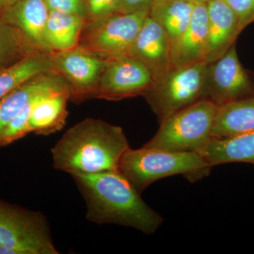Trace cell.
Here are the masks:
<instances>
[{
  "label": "cell",
  "instance_id": "5b68a950",
  "mask_svg": "<svg viewBox=\"0 0 254 254\" xmlns=\"http://www.w3.org/2000/svg\"><path fill=\"white\" fill-rule=\"evenodd\" d=\"M0 246L13 254H58L48 220L33 211L0 200Z\"/></svg>",
  "mask_w": 254,
  "mask_h": 254
},
{
  "label": "cell",
  "instance_id": "8992f818",
  "mask_svg": "<svg viewBox=\"0 0 254 254\" xmlns=\"http://www.w3.org/2000/svg\"><path fill=\"white\" fill-rule=\"evenodd\" d=\"M148 12L117 13L86 22L78 46L105 60L128 56Z\"/></svg>",
  "mask_w": 254,
  "mask_h": 254
},
{
  "label": "cell",
  "instance_id": "4fadbf2b",
  "mask_svg": "<svg viewBox=\"0 0 254 254\" xmlns=\"http://www.w3.org/2000/svg\"><path fill=\"white\" fill-rule=\"evenodd\" d=\"M70 92L66 80L53 71L45 72L32 78L0 100V134L5 127L32 100L57 92Z\"/></svg>",
  "mask_w": 254,
  "mask_h": 254
},
{
  "label": "cell",
  "instance_id": "6da1fadb",
  "mask_svg": "<svg viewBox=\"0 0 254 254\" xmlns=\"http://www.w3.org/2000/svg\"><path fill=\"white\" fill-rule=\"evenodd\" d=\"M71 177L86 202L88 221L132 227L147 235L155 233L163 224L161 215L145 203L118 170Z\"/></svg>",
  "mask_w": 254,
  "mask_h": 254
},
{
  "label": "cell",
  "instance_id": "ba28073f",
  "mask_svg": "<svg viewBox=\"0 0 254 254\" xmlns=\"http://www.w3.org/2000/svg\"><path fill=\"white\" fill-rule=\"evenodd\" d=\"M50 59L53 72L63 76L69 84L70 100L78 103L95 98L108 60L78 46L53 52Z\"/></svg>",
  "mask_w": 254,
  "mask_h": 254
},
{
  "label": "cell",
  "instance_id": "30bf717a",
  "mask_svg": "<svg viewBox=\"0 0 254 254\" xmlns=\"http://www.w3.org/2000/svg\"><path fill=\"white\" fill-rule=\"evenodd\" d=\"M155 82L148 69L130 56L108 60L95 91V98L120 100L144 96Z\"/></svg>",
  "mask_w": 254,
  "mask_h": 254
},
{
  "label": "cell",
  "instance_id": "9c48e42d",
  "mask_svg": "<svg viewBox=\"0 0 254 254\" xmlns=\"http://www.w3.org/2000/svg\"><path fill=\"white\" fill-rule=\"evenodd\" d=\"M254 95V84L242 66L235 44L221 58L207 64L203 98L217 106Z\"/></svg>",
  "mask_w": 254,
  "mask_h": 254
},
{
  "label": "cell",
  "instance_id": "44dd1931",
  "mask_svg": "<svg viewBox=\"0 0 254 254\" xmlns=\"http://www.w3.org/2000/svg\"><path fill=\"white\" fill-rule=\"evenodd\" d=\"M53 71L50 54L34 52L17 63L0 71V100L10 92L45 72Z\"/></svg>",
  "mask_w": 254,
  "mask_h": 254
},
{
  "label": "cell",
  "instance_id": "d4e9b609",
  "mask_svg": "<svg viewBox=\"0 0 254 254\" xmlns=\"http://www.w3.org/2000/svg\"><path fill=\"white\" fill-rule=\"evenodd\" d=\"M238 18L242 31L254 22V0H224Z\"/></svg>",
  "mask_w": 254,
  "mask_h": 254
},
{
  "label": "cell",
  "instance_id": "7402d4cb",
  "mask_svg": "<svg viewBox=\"0 0 254 254\" xmlns=\"http://www.w3.org/2000/svg\"><path fill=\"white\" fill-rule=\"evenodd\" d=\"M34 52L40 51L34 49L20 31L0 15V71Z\"/></svg>",
  "mask_w": 254,
  "mask_h": 254
},
{
  "label": "cell",
  "instance_id": "d6986e66",
  "mask_svg": "<svg viewBox=\"0 0 254 254\" xmlns=\"http://www.w3.org/2000/svg\"><path fill=\"white\" fill-rule=\"evenodd\" d=\"M86 18L78 15L50 11L45 30V39L53 52L64 51L78 46Z\"/></svg>",
  "mask_w": 254,
  "mask_h": 254
},
{
  "label": "cell",
  "instance_id": "83f0119b",
  "mask_svg": "<svg viewBox=\"0 0 254 254\" xmlns=\"http://www.w3.org/2000/svg\"><path fill=\"white\" fill-rule=\"evenodd\" d=\"M18 0H0V10L5 9L11 5L14 4Z\"/></svg>",
  "mask_w": 254,
  "mask_h": 254
},
{
  "label": "cell",
  "instance_id": "2e32d148",
  "mask_svg": "<svg viewBox=\"0 0 254 254\" xmlns=\"http://www.w3.org/2000/svg\"><path fill=\"white\" fill-rule=\"evenodd\" d=\"M199 154L211 167L230 163L254 164V131L222 138L212 137Z\"/></svg>",
  "mask_w": 254,
  "mask_h": 254
},
{
  "label": "cell",
  "instance_id": "277c9868",
  "mask_svg": "<svg viewBox=\"0 0 254 254\" xmlns=\"http://www.w3.org/2000/svg\"><path fill=\"white\" fill-rule=\"evenodd\" d=\"M218 106L200 99L160 124L155 136L144 146L172 152L199 153L212 138Z\"/></svg>",
  "mask_w": 254,
  "mask_h": 254
},
{
  "label": "cell",
  "instance_id": "8fae6325",
  "mask_svg": "<svg viewBox=\"0 0 254 254\" xmlns=\"http://www.w3.org/2000/svg\"><path fill=\"white\" fill-rule=\"evenodd\" d=\"M128 56L138 60L149 70L155 83L163 79L173 68L170 38L149 16L142 25Z\"/></svg>",
  "mask_w": 254,
  "mask_h": 254
},
{
  "label": "cell",
  "instance_id": "f1b7e54d",
  "mask_svg": "<svg viewBox=\"0 0 254 254\" xmlns=\"http://www.w3.org/2000/svg\"><path fill=\"white\" fill-rule=\"evenodd\" d=\"M187 1H191V2H207L209 0H187Z\"/></svg>",
  "mask_w": 254,
  "mask_h": 254
},
{
  "label": "cell",
  "instance_id": "603a6c76",
  "mask_svg": "<svg viewBox=\"0 0 254 254\" xmlns=\"http://www.w3.org/2000/svg\"><path fill=\"white\" fill-rule=\"evenodd\" d=\"M47 95L37 97L30 101L23 108V109L15 117L14 120H11L9 125L5 127L4 129L0 134V148L11 144L13 142L17 141L20 138H23V136L31 133L29 128V120L32 108L37 100Z\"/></svg>",
  "mask_w": 254,
  "mask_h": 254
},
{
  "label": "cell",
  "instance_id": "5bb4252c",
  "mask_svg": "<svg viewBox=\"0 0 254 254\" xmlns=\"http://www.w3.org/2000/svg\"><path fill=\"white\" fill-rule=\"evenodd\" d=\"M208 33L207 2H195L186 30L171 43L173 67L205 62Z\"/></svg>",
  "mask_w": 254,
  "mask_h": 254
},
{
  "label": "cell",
  "instance_id": "4316f807",
  "mask_svg": "<svg viewBox=\"0 0 254 254\" xmlns=\"http://www.w3.org/2000/svg\"><path fill=\"white\" fill-rule=\"evenodd\" d=\"M156 0H122L120 13H133L149 10Z\"/></svg>",
  "mask_w": 254,
  "mask_h": 254
},
{
  "label": "cell",
  "instance_id": "7a4b0ae2",
  "mask_svg": "<svg viewBox=\"0 0 254 254\" xmlns=\"http://www.w3.org/2000/svg\"><path fill=\"white\" fill-rule=\"evenodd\" d=\"M128 148L121 127L87 118L68 128L51 153L56 170L71 175H91L118 170Z\"/></svg>",
  "mask_w": 254,
  "mask_h": 254
},
{
  "label": "cell",
  "instance_id": "3957f363",
  "mask_svg": "<svg viewBox=\"0 0 254 254\" xmlns=\"http://www.w3.org/2000/svg\"><path fill=\"white\" fill-rule=\"evenodd\" d=\"M212 167L198 153L172 152L148 148L126 150L118 170L141 193L153 182L182 175L190 182L208 175Z\"/></svg>",
  "mask_w": 254,
  "mask_h": 254
},
{
  "label": "cell",
  "instance_id": "ffe728a7",
  "mask_svg": "<svg viewBox=\"0 0 254 254\" xmlns=\"http://www.w3.org/2000/svg\"><path fill=\"white\" fill-rule=\"evenodd\" d=\"M194 5L187 0H156L148 16L163 28L172 43L186 30Z\"/></svg>",
  "mask_w": 254,
  "mask_h": 254
},
{
  "label": "cell",
  "instance_id": "e0dca14e",
  "mask_svg": "<svg viewBox=\"0 0 254 254\" xmlns=\"http://www.w3.org/2000/svg\"><path fill=\"white\" fill-rule=\"evenodd\" d=\"M68 100V91L57 92L37 100L30 117L31 133L46 136L61 130L68 116L66 107Z\"/></svg>",
  "mask_w": 254,
  "mask_h": 254
},
{
  "label": "cell",
  "instance_id": "cb8c5ba5",
  "mask_svg": "<svg viewBox=\"0 0 254 254\" xmlns=\"http://www.w3.org/2000/svg\"><path fill=\"white\" fill-rule=\"evenodd\" d=\"M86 9V22L120 13L122 0H83Z\"/></svg>",
  "mask_w": 254,
  "mask_h": 254
},
{
  "label": "cell",
  "instance_id": "9a60e30c",
  "mask_svg": "<svg viewBox=\"0 0 254 254\" xmlns=\"http://www.w3.org/2000/svg\"><path fill=\"white\" fill-rule=\"evenodd\" d=\"M207 10L208 33L205 62L209 64L221 58L235 44L242 30L237 15L224 0H209Z\"/></svg>",
  "mask_w": 254,
  "mask_h": 254
},
{
  "label": "cell",
  "instance_id": "484cf974",
  "mask_svg": "<svg viewBox=\"0 0 254 254\" xmlns=\"http://www.w3.org/2000/svg\"><path fill=\"white\" fill-rule=\"evenodd\" d=\"M49 11H57L78 15L86 18V9L83 0H44Z\"/></svg>",
  "mask_w": 254,
  "mask_h": 254
},
{
  "label": "cell",
  "instance_id": "52a82bcc",
  "mask_svg": "<svg viewBox=\"0 0 254 254\" xmlns=\"http://www.w3.org/2000/svg\"><path fill=\"white\" fill-rule=\"evenodd\" d=\"M206 66L200 62L173 67L143 96L159 123L203 98Z\"/></svg>",
  "mask_w": 254,
  "mask_h": 254
},
{
  "label": "cell",
  "instance_id": "ac0fdd59",
  "mask_svg": "<svg viewBox=\"0 0 254 254\" xmlns=\"http://www.w3.org/2000/svg\"><path fill=\"white\" fill-rule=\"evenodd\" d=\"M253 131L254 95L218 107L212 137L236 136Z\"/></svg>",
  "mask_w": 254,
  "mask_h": 254
},
{
  "label": "cell",
  "instance_id": "7c38bea8",
  "mask_svg": "<svg viewBox=\"0 0 254 254\" xmlns=\"http://www.w3.org/2000/svg\"><path fill=\"white\" fill-rule=\"evenodd\" d=\"M49 11L44 0H18L0 10V15L18 30L34 49L50 54L53 52L45 39Z\"/></svg>",
  "mask_w": 254,
  "mask_h": 254
}]
</instances>
